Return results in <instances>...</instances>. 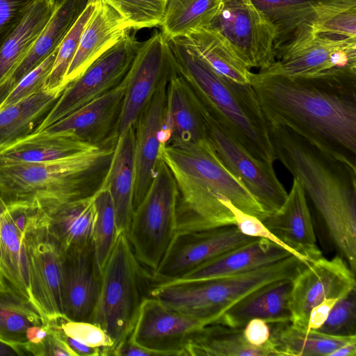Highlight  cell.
<instances>
[{
  "instance_id": "37",
  "label": "cell",
  "mask_w": 356,
  "mask_h": 356,
  "mask_svg": "<svg viewBox=\"0 0 356 356\" xmlns=\"http://www.w3.org/2000/svg\"><path fill=\"white\" fill-rule=\"evenodd\" d=\"M45 324L40 312L29 300L0 284V341L22 348L27 355L26 329Z\"/></svg>"
},
{
  "instance_id": "35",
  "label": "cell",
  "mask_w": 356,
  "mask_h": 356,
  "mask_svg": "<svg viewBox=\"0 0 356 356\" xmlns=\"http://www.w3.org/2000/svg\"><path fill=\"white\" fill-rule=\"evenodd\" d=\"M269 340L278 356H330L339 348L356 342V334L332 335L307 330L291 323L268 324Z\"/></svg>"
},
{
  "instance_id": "18",
  "label": "cell",
  "mask_w": 356,
  "mask_h": 356,
  "mask_svg": "<svg viewBox=\"0 0 356 356\" xmlns=\"http://www.w3.org/2000/svg\"><path fill=\"white\" fill-rule=\"evenodd\" d=\"M213 323L173 310L159 300L145 297L129 338L161 355H184L187 339L204 326Z\"/></svg>"
},
{
  "instance_id": "47",
  "label": "cell",
  "mask_w": 356,
  "mask_h": 356,
  "mask_svg": "<svg viewBox=\"0 0 356 356\" xmlns=\"http://www.w3.org/2000/svg\"><path fill=\"white\" fill-rule=\"evenodd\" d=\"M34 0H0V47Z\"/></svg>"
},
{
  "instance_id": "51",
  "label": "cell",
  "mask_w": 356,
  "mask_h": 356,
  "mask_svg": "<svg viewBox=\"0 0 356 356\" xmlns=\"http://www.w3.org/2000/svg\"><path fill=\"white\" fill-rule=\"evenodd\" d=\"M60 332L63 339L65 341L70 348L75 353L76 356L102 355V353L99 350L83 344L71 337H69L65 335L61 331Z\"/></svg>"
},
{
  "instance_id": "24",
  "label": "cell",
  "mask_w": 356,
  "mask_h": 356,
  "mask_svg": "<svg viewBox=\"0 0 356 356\" xmlns=\"http://www.w3.org/2000/svg\"><path fill=\"white\" fill-rule=\"evenodd\" d=\"M131 27L104 0L96 6L81 34L75 55L67 69L64 84L78 78L102 54L131 32Z\"/></svg>"
},
{
  "instance_id": "7",
  "label": "cell",
  "mask_w": 356,
  "mask_h": 356,
  "mask_svg": "<svg viewBox=\"0 0 356 356\" xmlns=\"http://www.w3.org/2000/svg\"><path fill=\"white\" fill-rule=\"evenodd\" d=\"M140 265L127 233H119L102 271L99 293L90 321L109 336L113 350L129 337L145 298Z\"/></svg>"
},
{
  "instance_id": "1",
  "label": "cell",
  "mask_w": 356,
  "mask_h": 356,
  "mask_svg": "<svg viewBox=\"0 0 356 356\" xmlns=\"http://www.w3.org/2000/svg\"><path fill=\"white\" fill-rule=\"evenodd\" d=\"M254 89L268 124L284 126L356 169V78L305 79L260 70Z\"/></svg>"
},
{
  "instance_id": "46",
  "label": "cell",
  "mask_w": 356,
  "mask_h": 356,
  "mask_svg": "<svg viewBox=\"0 0 356 356\" xmlns=\"http://www.w3.org/2000/svg\"><path fill=\"white\" fill-rule=\"evenodd\" d=\"M309 33L356 38V7L337 12L315 24Z\"/></svg>"
},
{
  "instance_id": "43",
  "label": "cell",
  "mask_w": 356,
  "mask_h": 356,
  "mask_svg": "<svg viewBox=\"0 0 356 356\" xmlns=\"http://www.w3.org/2000/svg\"><path fill=\"white\" fill-rule=\"evenodd\" d=\"M58 50L53 51L38 67L22 78L0 104V110L44 90Z\"/></svg>"
},
{
  "instance_id": "40",
  "label": "cell",
  "mask_w": 356,
  "mask_h": 356,
  "mask_svg": "<svg viewBox=\"0 0 356 356\" xmlns=\"http://www.w3.org/2000/svg\"><path fill=\"white\" fill-rule=\"evenodd\" d=\"M97 0H90L79 19L63 40L44 90H65L64 79L75 55L83 31L93 13Z\"/></svg>"
},
{
  "instance_id": "42",
  "label": "cell",
  "mask_w": 356,
  "mask_h": 356,
  "mask_svg": "<svg viewBox=\"0 0 356 356\" xmlns=\"http://www.w3.org/2000/svg\"><path fill=\"white\" fill-rule=\"evenodd\" d=\"M54 321L66 336L99 350L102 355H111L114 344L109 336L96 324L70 319L65 315Z\"/></svg>"
},
{
  "instance_id": "14",
  "label": "cell",
  "mask_w": 356,
  "mask_h": 356,
  "mask_svg": "<svg viewBox=\"0 0 356 356\" xmlns=\"http://www.w3.org/2000/svg\"><path fill=\"white\" fill-rule=\"evenodd\" d=\"M177 71L169 41L156 31L140 45L125 75L126 90L118 135L133 127L160 82Z\"/></svg>"
},
{
  "instance_id": "50",
  "label": "cell",
  "mask_w": 356,
  "mask_h": 356,
  "mask_svg": "<svg viewBox=\"0 0 356 356\" xmlns=\"http://www.w3.org/2000/svg\"><path fill=\"white\" fill-rule=\"evenodd\" d=\"M112 355L116 356H161V353L145 348L131 340L129 337L118 346Z\"/></svg>"
},
{
  "instance_id": "4",
  "label": "cell",
  "mask_w": 356,
  "mask_h": 356,
  "mask_svg": "<svg viewBox=\"0 0 356 356\" xmlns=\"http://www.w3.org/2000/svg\"><path fill=\"white\" fill-rule=\"evenodd\" d=\"M177 72L210 115L254 158L273 164L277 156L268 124L250 84L214 72L184 38L169 40Z\"/></svg>"
},
{
  "instance_id": "33",
  "label": "cell",
  "mask_w": 356,
  "mask_h": 356,
  "mask_svg": "<svg viewBox=\"0 0 356 356\" xmlns=\"http://www.w3.org/2000/svg\"><path fill=\"white\" fill-rule=\"evenodd\" d=\"M56 0H34L0 47V86L15 71L50 19Z\"/></svg>"
},
{
  "instance_id": "22",
  "label": "cell",
  "mask_w": 356,
  "mask_h": 356,
  "mask_svg": "<svg viewBox=\"0 0 356 356\" xmlns=\"http://www.w3.org/2000/svg\"><path fill=\"white\" fill-rule=\"evenodd\" d=\"M102 272L93 243L63 253L62 301L67 318L90 322L101 286Z\"/></svg>"
},
{
  "instance_id": "11",
  "label": "cell",
  "mask_w": 356,
  "mask_h": 356,
  "mask_svg": "<svg viewBox=\"0 0 356 356\" xmlns=\"http://www.w3.org/2000/svg\"><path fill=\"white\" fill-rule=\"evenodd\" d=\"M203 107L207 138L223 165L244 185L268 216L277 212L288 193L273 164L252 156Z\"/></svg>"
},
{
  "instance_id": "44",
  "label": "cell",
  "mask_w": 356,
  "mask_h": 356,
  "mask_svg": "<svg viewBox=\"0 0 356 356\" xmlns=\"http://www.w3.org/2000/svg\"><path fill=\"white\" fill-rule=\"evenodd\" d=\"M356 289L336 302L326 321L318 330L332 335L355 334Z\"/></svg>"
},
{
  "instance_id": "16",
  "label": "cell",
  "mask_w": 356,
  "mask_h": 356,
  "mask_svg": "<svg viewBox=\"0 0 356 356\" xmlns=\"http://www.w3.org/2000/svg\"><path fill=\"white\" fill-rule=\"evenodd\" d=\"M355 273L341 257H320L308 263L292 280L291 323L307 329L312 308L327 298H341L356 289Z\"/></svg>"
},
{
  "instance_id": "28",
  "label": "cell",
  "mask_w": 356,
  "mask_h": 356,
  "mask_svg": "<svg viewBox=\"0 0 356 356\" xmlns=\"http://www.w3.org/2000/svg\"><path fill=\"white\" fill-rule=\"evenodd\" d=\"M291 286L292 280H281L260 287L225 310L215 323L243 328L252 318L268 324L290 322Z\"/></svg>"
},
{
  "instance_id": "20",
  "label": "cell",
  "mask_w": 356,
  "mask_h": 356,
  "mask_svg": "<svg viewBox=\"0 0 356 356\" xmlns=\"http://www.w3.org/2000/svg\"><path fill=\"white\" fill-rule=\"evenodd\" d=\"M125 90L124 77L110 91L42 130L68 133L92 146L115 143Z\"/></svg>"
},
{
  "instance_id": "9",
  "label": "cell",
  "mask_w": 356,
  "mask_h": 356,
  "mask_svg": "<svg viewBox=\"0 0 356 356\" xmlns=\"http://www.w3.org/2000/svg\"><path fill=\"white\" fill-rule=\"evenodd\" d=\"M264 70L296 78H356V38L307 33L277 51Z\"/></svg>"
},
{
  "instance_id": "8",
  "label": "cell",
  "mask_w": 356,
  "mask_h": 356,
  "mask_svg": "<svg viewBox=\"0 0 356 356\" xmlns=\"http://www.w3.org/2000/svg\"><path fill=\"white\" fill-rule=\"evenodd\" d=\"M177 196L174 177L161 159L146 194L133 210L127 232L136 259L152 272L159 266L177 232Z\"/></svg>"
},
{
  "instance_id": "30",
  "label": "cell",
  "mask_w": 356,
  "mask_h": 356,
  "mask_svg": "<svg viewBox=\"0 0 356 356\" xmlns=\"http://www.w3.org/2000/svg\"><path fill=\"white\" fill-rule=\"evenodd\" d=\"M95 147L68 133L34 131L0 148V164L48 161Z\"/></svg>"
},
{
  "instance_id": "54",
  "label": "cell",
  "mask_w": 356,
  "mask_h": 356,
  "mask_svg": "<svg viewBox=\"0 0 356 356\" xmlns=\"http://www.w3.org/2000/svg\"><path fill=\"white\" fill-rule=\"evenodd\" d=\"M356 342L347 343L334 351L330 356H355Z\"/></svg>"
},
{
  "instance_id": "13",
  "label": "cell",
  "mask_w": 356,
  "mask_h": 356,
  "mask_svg": "<svg viewBox=\"0 0 356 356\" xmlns=\"http://www.w3.org/2000/svg\"><path fill=\"white\" fill-rule=\"evenodd\" d=\"M31 302L45 323L64 315L62 301L63 253L48 228L44 213L26 238Z\"/></svg>"
},
{
  "instance_id": "29",
  "label": "cell",
  "mask_w": 356,
  "mask_h": 356,
  "mask_svg": "<svg viewBox=\"0 0 356 356\" xmlns=\"http://www.w3.org/2000/svg\"><path fill=\"white\" fill-rule=\"evenodd\" d=\"M136 171L134 125L118 136L104 183L115 208L118 233L127 232L133 213Z\"/></svg>"
},
{
  "instance_id": "48",
  "label": "cell",
  "mask_w": 356,
  "mask_h": 356,
  "mask_svg": "<svg viewBox=\"0 0 356 356\" xmlns=\"http://www.w3.org/2000/svg\"><path fill=\"white\" fill-rule=\"evenodd\" d=\"M245 340L251 345L260 346L266 343L270 338V326L263 319L252 318L243 329Z\"/></svg>"
},
{
  "instance_id": "5",
  "label": "cell",
  "mask_w": 356,
  "mask_h": 356,
  "mask_svg": "<svg viewBox=\"0 0 356 356\" xmlns=\"http://www.w3.org/2000/svg\"><path fill=\"white\" fill-rule=\"evenodd\" d=\"M115 143L48 161L0 164V195L6 203L45 212L92 196L106 177Z\"/></svg>"
},
{
  "instance_id": "31",
  "label": "cell",
  "mask_w": 356,
  "mask_h": 356,
  "mask_svg": "<svg viewBox=\"0 0 356 356\" xmlns=\"http://www.w3.org/2000/svg\"><path fill=\"white\" fill-rule=\"evenodd\" d=\"M94 195L44 211L49 230L63 253L81 250L93 243L96 217Z\"/></svg>"
},
{
  "instance_id": "3",
  "label": "cell",
  "mask_w": 356,
  "mask_h": 356,
  "mask_svg": "<svg viewBox=\"0 0 356 356\" xmlns=\"http://www.w3.org/2000/svg\"><path fill=\"white\" fill-rule=\"evenodd\" d=\"M268 124L277 159L300 180L332 239L355 273L356 169L289 128Z\"/></svg>"
},
{
  "instance_id": "34",
  "label": "cell",
  "mask_w": 356,
  "mask_h": 356,
  "mask_svg": "<svg viewBox=\"0 0 356 356\" xmlns=\"http://www.w3.org/2000/svg\"><path fill=\"white\" fill-rule=\"evenodd\" d=\"M197 56L216 74L236 83H250L252 72L229 41L211 27L184 37Z\"/></svg>"
},
{
  "instance_id": "21",
  "label": "cell",
  "mask_w": 356,
  "mask_h": 356,
  "mask_svg": "<svg viewBox=\"0 0 356 356\" xmlns=\"http://www.w3.org/2000/svg\"><path fill=\"white\" fill-rule=\"evenodd\" d=\"M275 28V54L330 15L356 7V0H252Z\"/></svg>"
},
{
  "instance_id": "36",
  "label": "cell",
  "mask_w": 356,
  "mask_h": 356,
  "mask_svg": "<svg viewBox=\"0 0 356 356\" xmlns=\"http://www.w3.org/2000/svg\"><path fill=\"white\" fill-rule=\"evenodd\" d=\"M64 90H43L0 110V148L33 133Z\"/></svg>"
},
{
  "instance_id": "23",
  "label": "cell",
  "mask_w": 356,
  "mask_h": 356,
  "mask_svg": "<svg viewBox=\"0 0 356 356\" xmlns=\"http://www.w3.org/2000/svg\"><path fill=\"white\" fill-rule=\"evenodd\" d=\"M306 195L300 180L293 177L291 188L282 207L262 222L301 259L310 263L321 257L322 253L316 245Z\"/></svg>"
},
{
  "instance_id": "10",
  "label": "cell",
  "mask_w": 356,
  "mask_h": 356,
  "mask_svg": "<svg viewBox=\"0 0 356 356\" xmlns=\"http://www.w3.org/2000/svg\"><path fill=\"white\" fill-rule=\"evenodd\" d=\"M140 42L130 32L94 60L67 86L34 131L47 128L116 87L129 70Z\"/></svg>"
},
{
  "instance_id": "45",
  "label": "cell",
  "mask_w": 356,
  "mask_h": 356,
  "mask_svg": "<svg viewBox=\"0 0 356 356\" xmlns=\"http://www.w3.org/2000/svg\"><path fill=\"white\" fill-rule=\"evenodd\" d=\"M220 202L229 209L233 215L235 225L242 234L254 238L269 240L300 258L292 249L275 236L261 220L252 215L242 211L227 199H221Z\"/></svg>"
},
{
  "instance_id": "49",
  "label": "cell",
  "mask_w": 356,
  "mask_h": 356,
  "mask_svg": "<svg viewBox=\"0 0 356 356\" xmlns=\"http://www.w3.org/2000/svg\"><path fill=\"white\" fill-rule=\"evenodd\" d=\"M339 298H327L313 307L309 312L307 330H318L326 321L332 309Z\"/></svg>"
},
{
  "instance_id": "38",
  "label": "cell",
  "mask_w": 356,
  "mask_h": 356,
  "mask_svg": "<svg viewBox=\"0 0 356 356\" xmlns=\"http://www.w3.org/2000/svg\"><path fill=\"white\" fill-rule=\"evenodd\" d=\"M221 3L222 0H167L161 32L169 40L209 27Z\"/></svg>"
},
{
  "instance_id": "41",
  "label": "cell",
  "mask_w": 356,
  "mask_h": 356,
  "mask_svg": "<svg viewBox=\"0 0 356 356\" xmlns=\"http://www.w3.org/2000/svg\"><path fill=\"white\" fill-rule=\"evenodd\" d=\"M139 30L160 26L167 0H104Z\"/></svg>"
},
{
  "instance_id": "6",
  "label": "cell",
  "mask_w": 356,
  "mask_h": 356,
  "mask_svg": "<svg viewBox=\"0 0 356 356\" xmlns=\"http://www.w3.org/2000/svg\"><path fill=\"white\" fill-rule=\"evenodd\" d=\"M308 264L295 255L243 273L193 282L154 284L149 296L168 307L215 323L220 315L252 291L273 282L293 280Z\"/></svg>"
},
{
  "instance_id": "39",
  "label": "cell",
  "mask_w": 356,
  "mask_h": 356,
  "mask_svg": "<svg viewBox=\"0 0 356 356\" xmlns=\"http://www.w3.org/2000/svg\"><path fill=\"white\" fill-rule=\"evenodd\" d=\"M94 201L96 217L93 246L96 261L102 272L119 234L113 200L104 182L95 193Z\"/></svg>"
},
{
  "instance_id": "19",
  "label": "cell",
  "mask_w": 356,
  "mask_h": 356,
  "mask_svg": "<svg viewBox=\"0 0 356 356\" xmlns=\"http://www.w3.org/2000/svg\"><path fill=\"white\" fill-rule=\"evenodd\" d=\"M172 74L160 82L134 124L136 179L133 210L146 194L161 160L164 140L167 86Z\"/></svg>"
},
{
  "instance_id": "12",
  "label": "cell",
  "mask_w": 356,
  "mask_h": 356,
  "mask_svg": "<svg viewBox=\"0 0 356 356\" xmlns=\"http://www.w3.org/2000/svg\"><path fill=\"white\" fill-rule=\"evenodd\" d=\"M209 27L229 41L250 70H264L275 61V28L252 0H222Z\"/></svg>"
},
{
  "instance_id": "25",
  "label": "cell",
  "mask_w": 356,
  "mask_h": 356,
  "mask_svg": "<svg viewBox=\"0 0 356 356\" xmlns=\"http://www.w3.org/2000/svg\"><path fill=\"white\" fill-rule=\"evenodd\" d=\"M203 139H208L203 105L176 71L167 86L163 145Z\"/></svg>"
},
{
  "instance_id": "27",
  "label": "cell",
  "mask_w": 356,
  "mask_h": 356,
  "mask_svg": "<svg viewBox=\"0 0 356 356\" xmlns=\"http://www.w3.org/2000/svg\"><path fill=\"white\" fill-rule=\"evenodd\" d=\"M90 0H56L55 10L33 47L10 76L0 86V104L28 73L58 49Z\"/></svg>"
},
{
  "instance_id": "52",
  "label": "cell",
  "mask_w": 356,
  "mask_h": 356,
  "mask_svg": "<svg viewBox=\"0 0 356 356\" xmlns=\"http://www.w3.org/2000/svg\"><path fill=\"white\" fill-rule=\"evenodd\" d=\"M47 334V324L35 325L26 329L25 336L27 341L33 344H39L44 341Z\"/></svg>"
},
{
  "instance_id": "53",
  "label": "cell",
  "mask_w": 356,
  "mask_h": 356,
  "mask_svg": "<svg viewBox=\"0 0 356 356\" xmlns=\"http://www.w3.org/2000/svg\"><path fill=\"white\" fill-rule=\"evenodd\" d=\"M26 355L24 350L15 346L0 341V356Z\"/></svg>"
},
{
  "instance_id": "15",
  "label": "cell",
  "mask_w": 356,
  "mask_h": 356,
  "mask_svg": "<svg viewBox=\"0 0 356 356\" xmlns=\"http://www.w3.org/2000/svg\"><path fill=\"white\" fill-rule=\"evenodd\" d=\"M255 238L236 225L196 232H177L151 276L155 284L178 279L200 264Z\"/></svg>"
},
{
  "instance_id": "32",
  "label": "cell",
  "mask_w": 356,
  "mask_h": 356,
  "mask_svg": "<svg viewBox=\"0 0 356 356\" xmlns=\"http://www.w3.org/2000/svg\"><path fill=\"white\" fill-rule=\"evenodd\" d=\"M243 329L220 323L207 325L187 339L184 346V355L278 356L269 339L260 346L250 344Z\"/></svg>"
},
{
  "instance_id": "26",
  "label": "cell",
  "mask_w": 356,
  "mask_h": 356,
  "mask_svg": "<svg viewBox=\"0 0 356 356\" xmlns=\"http://www.w3.org/2000/svg\"><path fill=\"white\" fill-rule=\"evenodd\" d=\"M291 254L273 242L257 238L222 253L171 281H201L243 273L273 264Z\"/></svg>"
},
{
  "instance_id": "17",
  "label": "cell",
  "mask_w": 356,
  "mask_h": 356,
  "mask_svg": "<svg viewBox=\"0 0 356 356\" xmlns=\"http://www.w3.org/2000/svg\"><path fill=\"white\" fill-rule=\"evenodd\" d=\"M43 213L29 204H7L0 195V284L31 302L26 238Z\"/></svg>"
},
{
  "instance_id": "2",
  "label": "cell",
  "mask_w": 356,
  "mask_h": 356,
  "mask_svg": "<svg viewBox=\"0 0 356 356\" xmlns=\"http://www.w3.org/2000/svg\"><path fill=\"white\" fill-rule=\"evenodd\" d=\"M161 159L177 186V232L235 225L232 213L220 202L221 199L229 200L261 221L268 217L244 185L223 165L209 139L165 145Z\"/></svg>"
}]
</instances>
